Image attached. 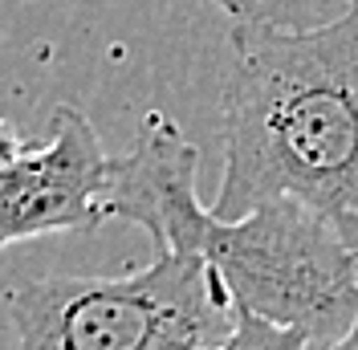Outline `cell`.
<instances>
[{"mask_svg":"<svg viewBox=\"0 0 358 350\" xmlns=\"http://www.w3.org/2000/svg\"><path fill=\"white\" fill-rule=\"evenodd\" d=\"M220 86L224 220L293 196L358 253V0L317 29L236 21Z\"/></svg>","mask_w":358,"mask_h":350,"instance_id":"cell-1","label":"cell"},{"mask_svg":"<svg viewBox=\"0 0 358 350\" xmlns=\"http://www.w3.org/2000/svg\"><path fill=\"white\" fill-rule=\"evenodd\" d=\"M21 350H216L236 302L208 257L159 248L122 277H41L8 293Z\"/></svg>","mask_w":358,"mask_h":350,"instance_id":"cell-2","label":"cell"},{"mask_svg":"<svg viewBox=\"0 0 358 350\" xmlns=\"http://www.w3.org/2000/svg\"><path fill=\"white\" fill-rule=\"evenodd\" d=\"M196 253L212 261L236 306L310 342H334L358 322V253L301 200L273 196L236 220L208 212Z\"/></svg>","mask_w":358,"mask_h":350,"instance_id":"cell-3","label":"cell"},{"mask_svg":"<svg viewBox=\"0 0 358 350\" xmlns=\"http://www.w3.org/2000/svg\"><path fill=\"white\" fill-rule=\"evenodd\" d=\"M114 155L78 106L53 110V134L0 163V253L53 232H94L106 212Z\"/></svg>","mask_w":358,"mask_h":350,"instance_id":"cell-4","label":"cell"},{"mask_svg":"<svg viewBox=\"0 0 358 350\" xmlns=\"http://www.w3.org/2000/svg\"><path fill=\"white\" fill-rule=\"evenodd\" d=\"M200 151L167 114H147L134 151L114 159V179L106 212L114 220L138 224L155 248H187L196 253L200 228L212 208L196 192Z\"/></svg>","mask_w":358,"mask_h":350,"instance_id":"cell-5","label":"cell"},{"mask_svg":"<svg viewBox=\"0 0 358 350\" xmlns=\"http://www.w3.org/2000/svg\"><path fill=\"white\" fill-rule=\"evenodd\" d=\"M232 21L273 24V29H317L355 8V0H212Z\"/></svg>","mask_w":358,"mask_h":350,"instance_id":"cell-6","label":"cell"},{"mask_svg":"<svg viewBox=\"0 0 358 350\" xmlns=\"http://www.w3.org/2000/svg\"><path fill=\"white\" fill-rule=\"evenodd\" d=\"M216 350H310V338L301 330L277 326L261 314L236 306V326Z\"/></svg>","mask_w":358,"mask_h":350,"instance_id":"cell-7","label":"cell"},{"mask_svg":"<svg viewBox=\"0 0 358 350\" xmlns=\"http://www.w3.org/2000/svg\"><path fill=\"white\" fill-rule=\"evenodd\" d=\"M24 151L21 134L8 127V118H0V163H8V159H17V155Z\"/></svg>","mask_w":358,"mask_h":350,"instance_id":"cell-8","label":"cell"},{"mask_svg":"<svg viewBox=\"0 0 358 350\" xmlns=\"http://www.w3.org/2000/svg\"><path fill=\"white\" fill-rule=\"evenodd\" d=\"M310 350H358V322L334 342H310Z\"/></svg>","mask_w":358,"mask_h":350,"instance_id":"cell-9","label":"cell"}]
</instances>
